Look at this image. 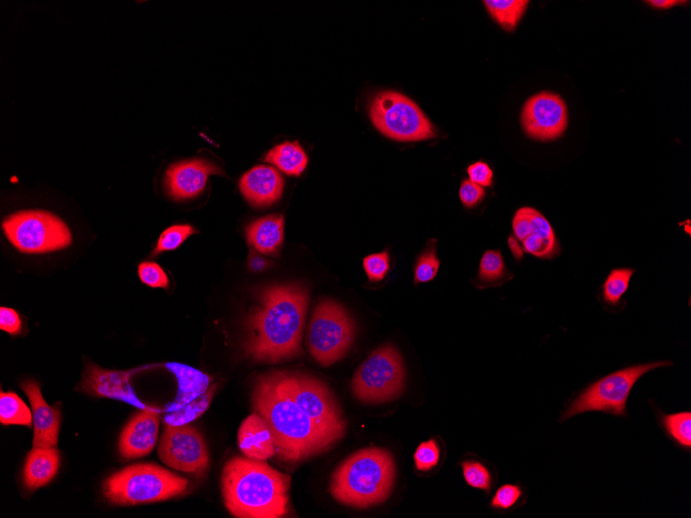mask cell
Masks as SVG:
<instances>
[{
  "instance_id": "cell-1",
  "label": "cell",
  "mask_w": 691,
  "mask_h": 518,
  "mask_svg": "<svg viewBox=\"0 0 691 518\" xmlns=\"http://www.w3.org/2000/svg\"><path fill=\"white\" fill-rule=\"evenodd\" d=\"M308 303L309 292L302 285L263 288L247 320V355L261 363H279L302 355Z\"/></svg>"
},
{
  "instance_id": "cell-2",
  "label": "cell",
  "mask_w": 691,
  "mask_h": 518,
  "mask_svg": "<svg viewBox=\"0 0 691 518\" xmlns=\"http://www.w3.org/2000/svg\"><path fill=\"white\" fill-rule=\"evenodd\" d=\"M252 404L255 413L265 421L272 433L277 455L282 461L304 462L340 441L294 402L275 372L257 380Z\"/></svg>"
},
{
  "instance_id": "cell-3",
  "label": "cell",
  "mask_w": 691,
  "mask_h": 518,
  "mask_svg": "<svg viewBox=\"0 0 691 518\" xmlns=\"http://www.w3.org/2000/svg\"><path fill=\"white\" fill-rule=\"evenodd\" d=\"M291 477L263 461L233 457L222 473L228 511L238 518H281L289 512Z\"/></svg>"
},
{
  "instance_id": "cell-4",
  "label": "cell",
  "mask_w": 691,
  "mask_h": 518,
  "mask_svg": "<svg viewBox=\"0 0 691 518\" xmlns=\"http://www.w3.org/2000/svg\"><path fill=\"white\" fill-rule=\"evenodd\" d=\"M395 479L393 455L386 449L365 448L350 455L336 469L329 492L343 505L366 509L389 498Z\"/></svg>"
},
{
  "instance_id": "cell-5",
  "label": "cell",
  "mask_w": 691,
  "mask_h": 518,
  "mask_svg": "<svg viewBox=\"0 0 691 518\" xmlns=\"http://www.w3.org/2000/svg\"><path fill=\"white\" fill-rule=\"evenodd\" d=\"M190 482L158 465L129 466L108 477L103 486L107 500L118 506L156 503L187 492Z\"/></svg>"
},
{
  "instance_id": "cell-6",
  "label": "cell",
  "mask_w": 691,
  "mask_h": 518,
  "mask_svg": "<svg viewBox=\"0 0 691 518\" xmlns=\"http://www.w3.org/2000/svg\"><path fill=\"white\" fill-rule=\"evenodd\" d=\"M673 365L669 361H655L617 371L588 386L570 403L561 421L586 412H603L618 417L627 415L626 405L636 383L649 372Z\"/></svg>"
},
{
  "instance_id": "cell-7",
  "label": "cell",
  "mask_w": 691,
  "mask_h": 518,
  "mask_svg": "<svg viewBox=\"0 0 691 518\" xmlns=\"http://www.w3.org/2000/svg\"><path fill=\"white\" fill-rule=\"evenodd\" d=\"M369 112L373 125L389 139L418 142L437 136L435 127L424 111L398 91H380L372 98Z\"/></svg>"
},
{
  "instance_id": "cell-8",
  "label": "cell",
  "mask_w": 691,
  "mask_h": 518,
  "mask_svg": "<svg viewBox=\"0 0 691 518\" xmlns=\"http://www.w3.org/2000/svg\"><path fill=\"white\" fill-rule=\"evenodd\" d=\"M3 229L12 246L24 254H47L69 248L73 237L68 225L53 213L24 210L6 218Z\"/></svg>"
},
{
  "instance_id": "cell-9",
  "label": "cell",
  "mask_w": 691,
  "mask_h": 518,
  "mask_svg": "<svg viewBox=\"0 0 691 518\" xmlns=\"http://www.w3.org/2000/svg\"><path fill=\"white\" fill-rule=\"evenodd\" d=\"M405 385V368L399 351L385 345L374 351L360 365L352 380L355 398L369 405L392 402L402 393Z\"/></svg>"
},
{
  "instance_id": "cell-10",
  "label": "cell",
  "mask_w": 691,
  "mask_h": 518,
  "mask_svg": "<svg viewBox=\"0 0 691 518\" xmlns=\"http://www.w3.org/2000/svg\"><path fill=\"white\" fill-rule=\"evenodd\" d=\"M355 339V324L338 302H319L308 331V347L313 358L327 368L346 356Z\"/></svg>"
},
{
  "instance_id": "cell-11",
  "label": "cell",
  "mask_w": 691,
  "mask_h": 518,
  "mask_svg": "<svg viewBox=\"0 0 691 518\" xmlns=\"http://www.w3.org/2000/svg\"><path fill=\"white\" fill-rule=\"evenodd\" d=\"M275 374L285 391L303 411L340 440L344 437L346 421L342 410L333 393L323 382L300 373Z\"/></svg>"
},
{
  "instance_id": "cell-12",
  "label": "cell",
  "mask_w": 691,
  "mask_h": 518,
  "mask_svg": "<svg viewBox=\"0 0 691 518\" xmlns=\"http://www.w3.org/2000/svg\"><path fill=\"white\" fill-rule=\"evenodd\" d=\"M158 452L161 461L177 471L201 476L209 466L207 444L190 423L166 424Z\"/></svg>"
},
{
  "instance_id": "cell-13",
  "label": "cell",
  "mask_w": 691,
  "mask_h": 518,
  "mask_svg": "<svg viewBox=\"0 0 691 518\" xmlns=\"http://www.w3.org/2000/svg\"><path fill=\"white\" fill-rule=\"evenodd\" d=\"M521 123L527 136L533 140H556L568 126L567 106L559 95L544 91L525 103Z\"/></svg>"
},
{
  "instance_id": "cell-14",
  "label": "cell",
  "mask_w": 691,
  "mask_h": 518,
  "mask_svg": "<svg viewBox=\"0 0 691 518\" xmlns=\"http://www.w3.org/2000/svg\"><path fill=\"white\" fill-rule=\"evenodd\" d=\"M515 238L523 252L542 260H553L561 253L560 243L550 222L534 208L519 209L513 221Z\"/></svg>"
},
{
  "instance_id": "cell-15",
  "label": "cell",
  "mask_w": 691,
  "mask_h": 518,
  "mask_svg": "<svg viewBox=\"0 0 691 518\" xmlns=\"http://www.w3.org/2000/svg\"><path fill=\"white\" fill-rule=\"evenodd\" d=\"M212 175H224L216 164L203 159L187 160L171 165L165 174V188L174 200H188L203 193Z\"/></svg>"
},
{
  "instance_id": "cell-16",
  "label": "cell",
  "mask_w": 691,
  "mask_h": 518,
  "mask_svg": "<svg viewBox=\"0 0 691 518\" xmlns=\"http://www.w3.org/2000/svg\"><path fill=\"white\" fill-rule=\"evenodd\" d=\"M139 371V369L129 372L109 371L88 363L80 388L83 392L99 396V398L122 401L139 409H145L131 384L132 377Z\"/></svg>"
},
{
  "instance_id": "cell-17",
  "label": "cell",
  "mask_w": 691,
  "mask_h": 518,
  "mask_svg": "<svg viewBox=\"0 0 691 518\" xmlns=\"http://www.w3.org/2000/svg\"><path fill=\"white\" fill-rule=\"evenodd\" d=\"M160 414L145 408L127 424L119 439V452L127 460L140 459L152 452L158 441Z\"/></svg>"
},
{
  "instance_id": "cell-18",
  "label": "cell",
  "mask_w": 691,
  "mask_h": 518,
  "mask_svg": "<svg viewBox=\"0 0 691 518\" xmlns=\"http://www.w3.org/2000/svg\"><path fill=\"white\" fill-rule=\"evenodd\" d=\"M21 388L32 405L34 448L55 447L58 443L62 413L57 408H52L47 404L38 382L26 380L21 384Z\"/></svg>"
},
{
  "instance_id": "cell-19",
  "label": "cell",
  "mask_w": 691,
  "mask_h": 518,
  "mask_svg": "<svg viewBox=\"0 0 691 518\" xmlns=\"http://www.w3.org/2000/svg\"><path fill=\"white\" fill-rule=\"evenodd\" d=\"M285 182L277 169L256 166L239 181L240 192L255 207L275 204L284 191Z\"/></svg>"
},
{
  "instance_id": "cell-20",
  "label": "cell",
  "mask_w": 691,
  "mask_h": 518,
  "mask_svg": "<svg viewBox=\"0 0 691 518\" xmlns=\"http://www.w3.org/2000/svg\"><path fill=\"white\" fill-rule=\"evenodd\" d=\"M238 446L245 456L256 461H266L277 454L272 433L265 421L256 413L240 425Z\"/></svg>"
},
{
  "instance_id": "cell-21",
  "label": "cell",
  "mask_w": 691,
  "mask_h": 518,
  "mask_svg": "<svg viewBox=\"0 0 691 518\" xmlns=\"http://www.w3.org/2000/svg\"><path fill=\"white\" fill-rule=\"evenodd\" d=\"M165 368L172 373L178 382L177 396L173 404L166 409L174 412L187 406L204 394L212 383V378L201 371L183 363H166Z\"/></svg>"
},
{
  "instance_id": "cell-22",
  "label": "cell",
  "mask_w": 691,
  "mask_h": 518,
  "mask_svg": "<svg viewBox=\"0 0 691 518\" xmlns=\"http://www.w3.org/2000/svg\"><path fill=\"white\" fill-rule=\"evenodd\" d=\"M285 220L281 215L266 216L246 228L249 245L263 255L277 256L283 246Z\"/></svg>"
},
{
  "instance_id": "cell-23",
  "label": "cell",
  "mask_w": 691,
  "mask_h": 518,
  "mask_svg": "<svg viewBox=\"0 0 691 518\" xmlns=\"http://www.w3.org/2000/svg\"><path fill=\"white\" fill-rule=\"evenodd\" d=\"M60 467L59 451L54 448H34L27 454L23 480L28 491H36L47 485Z\"/></svg>"
},
{
  "instance_id": "cell-24",
  "label": "cell",
  "mask_w": 691,
  "mask_h": 518,
  "mask_svg": "<svg viewBox=\"0 0 691 518\" xmlns=\"http://www.w3.org/2000/svg\"><path fill=\"white\" fill-rule=\"evenodd\" d=\"M265 162L290 176L302 175L309 163L305 149L298 142H285L268 152Z\"/></svg>"
},
{
  "instance_id": "cell-25",
  "label": "cell",
  "mask_w": 691,
  "mask_h": 518,
  "mask_svg": "<svg viewBox=\"0 0 691 518\" xmlns=\"http://www.w3.org/2000/svg\"><path fill=\"white\" fill-rule=\"evenodd\" d=\"M484 4L503 29L514 32L530 3L527 0H486Z\"/></svg>"
},
{
  "instance_id": "cell-26",
  "label": "cell",
  "mask_w": 691,
  "mask_h": 518,
  "mask_svg": "<svg viewBox=\"0 0 691 518\" xmlns=\"http://www.w3.org/2000/svg\"><path fill=\"white\" fill-rule=\"evenodd\" d=\"M0 422L4 425L32 426L33 414L15 393L0 394Z\"/></svg>"
},
{
  "instance_id": "cell-27",
  "label": "cell",
  "mask_w": 691,
  "mask_h": 518,
  "mask_svg": "<svg viewBox=\"0 0 691 518\" xmlns=\"http://www.w3.org/2000/svg\"><path fill=\"white\" fill-rule=\"evenodd\" d=\"M217 388V384L210 386L204 394L187 406L177 411L169 412L164 419L165 424L184 425L198 419L212 404Z\"/></svg>"
},
{
  "instance_id": "cell-28",
  "label": "cell",
  "mask_w": 691,
  "mask_h": 518,
  "mask_svg": "<svg viewBox=\"0 0 691 518\" xmlns=\"http://www.w3.org/2000/svg\"><path fill=\"white\" fill-rule=\"evenodd\" d=\"M632 268L613 269L603 287L604 301L611 307L619 306L622 296L627 292L635 274Z\"/></svg>"
},
{
  "instance_id": "cell-29",
  "label": "cell",
  "mask_w": 691,
  "mask_h": 518,
  "mask_svg": "<svg viewBox=\"0 0 691 518\" xmlns=\"http://www.w3.org/2000/svg\"><path fill=\"white\" fill-rule=\"evenodd\" d=\"M663 428L667 435L679 446L691 448V414L682 412L662 417Z\"/></svg>"
},
{
  "instance_id": "cell-30",
  "label": "cell",
  "mask_w": 691,
  "mask_h": 518,
  "mask_svg": "<svg viewBox=\"0 0 691 518\" xmlns=\"http://www.w3.org/2000/svg\"><path fill=\"white\" fill-rule=\"evenodd\" d=\"M507 270L500 251H487L480 261L478 280L484 284H494L506 277Z\"/></svg>"
},
{
  "instance_id": "cell-31",
  "label": "cell",
  "mask_w": 691,
  "mask_h": 518,
  "mask_svg": "<svg viewBox=\"0 0 691 518\" xmlns=\"http://www.w3.org/2000/svg\"><path fill=\"white\" fill-rule=\"evenodd\" d=\"M439 268L440 261L436 253V243L431 241L415 265V284H425L433 281L437 277Z\"/></svg>"
},
{
  "instance_id": "cell-32",
  "label": "cell",
  "mask_w": 691,
  "mask_h": 518,
  "mask_svg": "<svg viewBox=\"0 0 691 518\" xmlns=\"http://www.w3.org/2000/svg\"><path fill=\"white\" fill-rule=\"evenodd\" d=\"M196 230L191 225H175L166 229L158 241L154 251V256L165 252L175 251L192 235Z\"/></svg>"
},
{
  "instance_id": "cell-33",
  "label": "cell",
  "mask_w": 691,
  "mask_h": 518,
  "mask_svg": "<svg viewBox=\"0 0 691 518\" xmlns=\"http://www.w3.org/2000/svg\"><path fill=\"white\" fill-rule=\"evenodd\" d=\"M464 478L473 489L490 493L493 477L489 469L477 461H466L462 464Z\"/></svg>"
},
{
  "instance_id": "cell-34",
  "label": "cell",
  "mask_w": 691,
  "mask_h": 518,
  "mask_svg": "<svg viewBox=\"0 0 691 518\" xmlns=\"http://www.w3.org/2000/svg\"><path fill=\"white\" fill-rule=\"evenodd\" d=\"M439 460L440 449L434 440L420 444L414 453L415 466L418 471L428 472L434 469Z\"/></svg>"
},
{
  "instance_id": "cell-35",
  "label": "cell",
  "mask_w": 691,
  "mask_h": 518,
  "mask_svg": "<svg viewBox=\"0 0 691 518\" xmlns=\"http://www.w3.org/2000/svg\"><path fill=\"white\" fill-rule=\"evenodd\" d=\"M141 282L148 287L167 289L170 285L165 270L155 262H143L138 267Z\"/></svg>"
},
{
  "instance_id": "cell-36",
  "label": "cell",
  "mask_w": 691,
  "mask_h": 518,
  "mask_svg": "<svg viewBox=\"0 0 691 518\" xmlns=\"http://www.w3.org/2000/svg\"><path fill=\"white\" fill-rule=\"evenodd\" d=\"M364 268L372 283H378L385 279L390 268L389 254L385 251L373 254L364 259Z\"/></svg>"
},
{
  "instance_id": "cell-37",
  "label": "cell",
  "mask_w": 691,
  "mask_h": 518,
  "mask_svg": "<svg viewBox=\"0 0 691 518\" xmlns=\"http://www.w3.org/2000/svg\"><path fill=\"white\" fill-rule=\"evenodd\" d=\"M522 489L519 485L505 484L496 492L491 506L495 509H509L514 507L522 497Z\"/></svg>"
},
{
  "instance_id": "cell-38",
  "label": "cell",
  "mask_w": 691,
  "mask_h": 518,
  "mask_svg": "<svg viewBox=\"0 0 691 518\" xmlns=\"http://www.w3.org/2000/svg\"><path fill=\"white\" fill-rule=\"evenodd\" d=\"M460 200L467 208H474L486 197V192L483 187H480L469 179L462 182L460 192Z\"/></svg>"
},
{
  "instance_id": "cell-39",
  "label": "cell",
  "mask_w": 691,
  "mask_h": 518,
  "mask_svg": "<svg viewBox=\"0 0 691 518\" xmlns=\"http://www.w3.org/2000/svg\"><path fill=\"white\" fill-rule=\"evenodd\" d=\"M467 173L469 180L474 182V184L483 188H490L493 186L494 173L487 163H474L468 167Z\"/></svg>"
},
{
  "instance_id": "cell-40",
  "label": "cell",
  "mask_w": 691,
  "mask_h": 518,
  "mask_svg": "<svg viewBox=\"0 0 691 518\" xmlns=\"http://www.w3.org/2000/svg\"><path fill=\"white\" fill-rule=\"evenodd\" d=\"M0 328L11 335L20 334L22 331V322L18 313L9 308L0 309Z\"/></svg>"
},
{
  "instance_id": "cell-41",
  "label": "cell",
  "mask_w": 691,
  "mask_h": 518,
  "mask_svg": "<svg viewBox=\"0 0 691 518\" xmlns=\"http://www.w3.org/2000/svg\"><path fill=\"white\" fill-rule=\"evenodd\" d=\"M646 4L653 7L654 9L668 10L679 5H684L688 3L679 2V0H650V2H646Z\"/></svg>"
},
{
  "instance_id": "cell-42",
  "label": "cell",
  "mask_w": 691,
  "mask_h": 518,
  "mask_svg": "<svg viewBox=\"0 0 691 518\" xmlns=\"http://www.w3.org/2000/svg\"><path fill=\"white\" fill-rule=\"evenodd\" d=\"M250 267L255 270V271H261L266 269V267L269 265V262L265 260L263 257L253 254L250 257Z\"/></svg>"
},
{
  "instance_id": "cell-43",
  "label": "cell",
  "mask_w": 691,
  "mask_h": 518,
  "mask_svg": "<svg viewBox=\"0 0 691 518\" xmlns=\"http://www.w3.org/2000/svg\"><path fill=\"white\" fill-rule=\"evenodd\" d=\"M508 246H509L510 251L513 252L514 256L518 260H521L523 258V255H524L523 249L521 248L520 243L515 238V236H510L508 238Z\"/></svg>"
}]
</instances>
